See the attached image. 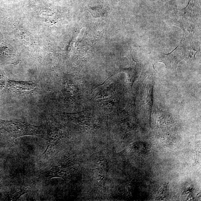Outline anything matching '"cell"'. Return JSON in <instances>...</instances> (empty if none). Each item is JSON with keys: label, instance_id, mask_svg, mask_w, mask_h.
<instances>
[{"label": "cell", "instance_id": "cell-1", "mask_svg": "<svg viewBox=\"0 0 201 201\" xmlns=\"http://www.w3.org/2000/svg\"><path fill=\"white\" fill-rule=\"evenodd\" d=\"M1 128L13 138L25 135L40 136V126H35L17 121H4Z\"/></svg>", "mask_w": 201, "mask_h": 201}, {"label": "cell", "instance_id": "cell-2", "mask_svg": "<svg viewBox=\"0 0 201 201\" xmlns=\"http://www.w3.org/2000/svg\"><path fill=\"white\" fill-rule=\"evenodd\" d=\"M160 58L161 62L165 64L167 68H172L176 71L177 65L184 59V53L177 48L169 54H163Z\"/></svg>", "mask_w": 201, "mask_h": 201}, {"label": "cell", "instance_id": "cell-3", "mask_svg": "<svg viewBox=\"0 0 201 201\" xmlns=\"http://www.w3.org/2000/svg\"><path fill=\"white\" fill-rule=\"evenodd\" d=\"M25 189L19 188H17L12 192L10 194V197L12 200H18L22 195L27 192Z\"/></svg>", "mask_w": 201, "mask_h": 201}, {"label": "cell", "instance_id": "cell-4", "mask_svg": "<svg viewBox=\"0 0 201 201\" xmlns=\"http://www.w3.org/2000/svg\"><path fill=\"white\" fill-rule=\"evenodd\" d=\"M167 185L161 187L158 193H157L156 199L162 198L164 197V196L166 195L167 192Z\"/></svg>", "mask_w": 201, "mask_h": 201}]
</instances>
